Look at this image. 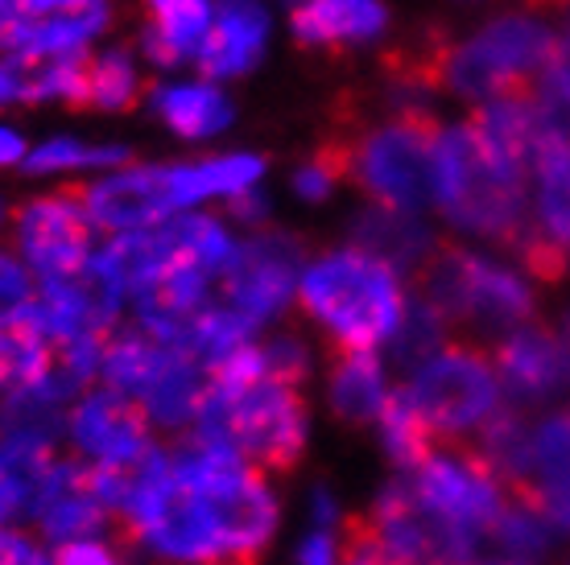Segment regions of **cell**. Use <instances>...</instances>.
<instances>
[{"label": "cell", "instance_id": "14", "mask_svg": "<svg viewBox=\"0 0 570 565\" xmlns=\"http://www.w3.org/2000/svg\"><path fill=\"white\" fill-rule=\"evenodd\" d=\"M492 364L513 409L554 400L570 388V343L542 326H517L513 335H504Z\"/></svg>", "mask_w": 570, "mask_h": 565}, {"label": "cell", "instance_id": "3", "mask_svg": "<svg viewBox=\"0 0 570 565\" xmlns=\"http://www.w3.org/2000/svg\"><path fill=\"white\" fill-rule=\"evenodd\" d=\"M434 202L451 224L500 240L504 248H513L529 231L525 174H517L471 125L442 128Z\"/></svg>", "mask_w": 570, "mask_h": 565}, {"label": "cell", "instance_id": "25", "mask_svg": "<svg viewBox=\"0 0 570 565\" xmlns=\"http://www.w3.org/2000/svg\"><path fill=\"white\" fill-rule=\"evenodd\" d=\"M55 343L33 326L26 310L13 323H0V388H26L50 371Z\"/></svg>", "mask_w": 570, "mask_h": 565}, {"label": "cell", "instance_id": "2", "mask_svg": "<svg viewBox=\"0 0 570 565\" xmlns=\"http://www.w3.org/2000/svg\"><path fill=\"white\" fill-rule=\"evenodd\" d=\"M195 446L236 454L253 470H289L306 446V400L298 384L257 380L207 388L195 417Z\"/></svg>", "mask_w": 570, "mask_h": 565}, {"label": "cell", "instance_id": "15", "mask_svg": "<svg viewBox=\"0 0 570 565\" xmlns=\"http://www.w3.org/2000/svg\"><path fill=\"white\" fill-rule=\"evenodd\" d=\"M269 17L257 0H219L212 17V29L199 46V71L207 79H236L257 67L265 50Z\"/></svg>", "mask_w": 570, "mask_h": 565}, {"label": "cell", "instance_id": "43", "mask_svg": "<svg viewBox=\"0 0 570 565\" xmlns=\"http://www.w3.org/2000/svg\"><path fill=\"white\" fill-rule=\"evenodd\" d=\"M492 565H525V562H492Z\"/></svg>", "mask_w": 570, "mask_h": 565}, {"label": "cell", "instance_id": "32", "mask_svg": "<svg viewBox=\"0 0 570 565\" xmlns=\"http://www.w3.org/2000/svg\"><path fill=\"white\" fill-rule=\"evenodd\" d=\"M55 565H125V557H120V549L108 545V541L83 537V541H67V545H58Z\"/></svg>", "mask_w": 570, "mask_h": 565}, {"label": "cell", "instance_id": "24", "mask_svg": "<svg viewBox=\"0 0 570 565\" xmlns=\"http://www.w3.org/2000/svg\"><path fill=\"white\" fill-rule=\"evenodd\" d=\"M381 438H385V450L393 454V463L401 470H417L430 454L442 450L439 434L430 429V422L417 413V405L410 400V393H389L385 409H381Z\"/></svg>", "mask_w": 570, "mask_h": 565}, {"label": "cell", "instance_id": "26", "mask_svg": "<svg viewBox=\"0 0 570 565\" xmlns=\"http://www.w3.org/2000/svg\"><path fill=\"white\" fill-rule=\"evenodd\" d=\"M141 96V75L129 62V54L108 50V54H87L83 67V99L79 108H104V112H125Z\"/></svg>", "mask_w": 570, "mask_h": 565}, {"label": "cell", "instance_id": "20", "mask_svg": "<svg viewBox=\"0 0 570 565\" xmlns=\"http://www.w3.org/2000/svg\"><path fill=\"white\" fill-rule=\"evenodd\" d=\"M389 400V380L372 351H331V409L343 422H376Z\"/></svg>", "mask_w": 570, "mask_h": 565}, {"label": "cell", "instance_id": "41", "mask_svg": "<svg viewBox=\"0 0 570 565\" xmlns=\"http://www.w3.org/2000/svg\"><path fill=\"white\" fill-rule=\"evenodd\" d=\"M533 4H570V0H533Z\"/></svg>", "mask_w": 570, "mask_h": 565}, {"label": "cell", "instance_id": "9", "mask_svg": "<svg viewBox=\"0 0 570 565\" xmlns=\"http://www.w3.org/2000/svg\"><path fill=\"white\" fill-rule=\"evenodd\" d=\"M91 236H96V224L79 198V186L29 198L17 211V248L42 281L91 265Z\"/></svg>", "mask_w": 570, "mask_h": 565}, {"label": "cell", "instance_id": "16", "mask_svg": "<svg viewBox=\"0 0 570 565\" xmlns=\"http://www.w3.org/2000/svg\"><path fill=\"white\" fill-rule=\"evenodd\" d=\"M385 21L389 13L381 0H294L289 4V29L306 50L372 42Z\"/></svg>", "mask_w": 570, "mask_h": 565}, {"label": "cell", "instance_id": "38", "mask_svg": "<svg viewBox=\"0 0 570 565\" xmlns=\"http://www.w3.org/2000/svg\"><path fill=\"white\" fill-rule=\"evenodd\" d=\"M26 141L9 132V128H0V166H17V161H26Z\"/></svg>", "mask_w": 570, "mask_h": 565}, {"label": "cell", "instance_id": "17", "mask_svg": "<svg viewBox=\"0 0 570 565\" xmlns=\"http://www.w3.org/2000/svg\"><path fill=\"white\" fill-rule=\"evenodd\" d=\"M108 26V9L91 4L79 13H58V17H21L0 46L13 58H29V62H55V58H75L83 54V46Z\"/></svg>", "mask_w": 570, "mask_h": 565}, {"label": "cell", "instance_id": "10", "mask_svg": "<svg viewBox=\"0 0 570 565\" xmlns=\"http://www.w3.org/2000/svg\"><path fill=\"white\" fill-rule=\"evenodd\" d=\"M302 272V248L289 236L265 231L248 244H236V260L224 272V306L240 314L248 326L277 318L294 297V281Z\"/></svg>", "mask_w": 570, "mask_h": 565}, {"label": "cell", "instance_id": "27", "mask_svg": "<svg viewBox=\"0 0 570 565\" xmlns=\"http://www.w3.org/2000/svg\"><path fill=\"white\" fill-rule=\"evenodd\" d=\"M129 161L125 145H83L71 137H55V141L38 145L26 157L29 174H62V170H87V166H120Z\"/></svg>", "mask_w": 570, "mask_h": 565}, {"label": "cell", "instance_id": "19", "mask_svg": "<svg viewBox=\"0 0 570 565\" xmlns=\"http://www.w3.org/2000/svg\"><path fill=\"white\" fill-rule=\"evenodd\" d=\"M356 248L360 252L385 260L389 269H422L439 244L430 240V231L417 224L414 215L368 207L356 224Z\"/></svg>", "mask_w": 570, "mask_h": 565}, {"label": "cell", "instance_id": "12", "mask_svg": "<svg viewBox=\"0 0 570 565\" xmlns=\"http://www.w3.org/2000/svg\"><path fill=\"white\" fill-rule=\"evenodd\" d=\"M67 434L91 467H132L154 450L145 409L112 388L87 393L67 417Z\"/></svg>", "mask_w": 570, "mask_h": 565}, {"label": "cell", "instance_id": "5", "mask_svg": "<svg viewBox=\"0 0 570 565\" xmlns=\"http://www.w3.org/2000/svg\"><path fill=\"white\" fill-rule=\"evenodd\" d=\"M417 294L446 323V330L463 326L480 335H513L533 314V294L513 269L446 244H439L417 269Z\"/></svg>", "mask_w": 570, "mask_h": 565}, {"label": "cell", "instance_id": "30", "mask_svg": "<svg viewBox=\"0 0 570 565\" xmlns=\"http://www.w3.org/2000/svg\"><path fill=\"white\" fill-rule=\"evenodd\" d=\"M33 301V285L29 272L17 265L9 252H0V323H13L17 314Z\"/></svg>", "mask_w": 570, "mask_h": 565}, {"label": "cell", "instance_id": "39", "mask_svg": "<svg viewBox=\"0 0 570 565\" xmlns=\"http://www.w3.org/2000/svg\"><path fill=\"white\" fill-rule=\"evenodd\" d=\"M17 21H21V9H17L13 0H0V38H4V33L17 26Z\"/></svg>", "mask_w": 570, "mask_h": 565}, {"label": "cell", "instance_id": "36", "mask_svg": "<svg viewBox=\"0 0 570 565\" xmlns=\"http://www.w3.org/2000/svg\"><path fill=\"white\" fill-rule=\"evenodd\" d=\"M21 17H58V13H79V9H91V4H104V0H13Z\"/></svg>", "mask_w": 570, "mask_h": 565}, {"label": "cell", "instance_id": "42", "mask_svg": "<svg viewBox=\"0 0 570 565\" xmlns=\"http://www.w3.org/2000/svg\"><path fill=\"white\" fill-rule=\"evenodd\" d=\"M4 219H9V211H4V202H0V227H4Z\"/></svg>", "mask_w": 570, "mask_h": 565}, {"label": "cell", "instance_id": "28", "mask_svg": "<svg viewBox=\"0 0 570 565\" xmlns=\"http://www.w3.org/2000/svg\"><path fill=\"white\" fill-rule=\"evenodd\" d=\"M442 347H446V323L417 297L414 306L405 310V323H401L397 339H393V359L401 368H422L430 355H439Z\"/></svg>", "mask_w": 570, "mask_h": 565}, {"label": "cell", "instance_id": "35", "mask_svg": "<svg viewBox=\"0 0 570 565\" xmlns=\"http://www.w3.org/2000/svg\"><path fill=\"white\" fill-rule=\"evenodd\" d=\"M298 562L302 565H340V545L331 537L327 528H318L298 545Z\"/></svg>", "mask_w": 570, "mask_h": 565}, {"label": "cell", "instance_id": "37", "mask_svg": "<svg viewBox=\"0 0 570 565\" xmlns=\"http://www.w3.org/2000/svg\"><path fill=\"white\" fill-rule=\"evenodd\" d=\"M533 512H538V516H546V521H550V528H567V533H570V487L542 495Z\"/></svg>", "mask_w": 570, "mask_h": 565}, {"label": "cell", "instance_id": "18", "mask_svg": "<svg viewBox=\"0 0 570 565\" xmlns=\"http://www.w3.org/2000/svg\"><path fill=\"white\" fill-rule=\"evenodd\" d=\"M212 29V0H145V54L178 67Z\"/></svg>", "mask_w": 570, "mask_h": 565}, {"label": "cell", "instance_id": "1", "mask_svg": "<svg viewBox=\"0 0 570 565\" xmlns=\"http://www.w3.org/2000/svg\"><path fill=\"white\" fill-rule=\"evenodd\" d=\"M298 301L306 318L327 330L331 351H376L381 343L397 339L410 310L397 272L360 248L314 260L302 272Z\"/></svg>", "mask_w": 570, "mask_h": 565}, {"label": "cell", "instance_id": "33", "mask_svg": "<svg viewBox=\"0 0 570 565\" xmlns=\"http://www.w3.org/2000/svg\"><path fill=\"white\" fill-rule=\"evenodd\" d=\"M0 565H55V557L26 533L0 528Z\"/></svg>", "mask_w": 570, "mask_h": 565}, {"label": "cell", "instance_id": "40", "mask_svg": "<svg viewBox=\"0 0 570 565\" xmlns=\"http://www.w3.org/2000/svg\"><path fill=\"white\" fill-rule=\"evenodd\" d=\"M13 99H17L13 75H9V67H0V103H13Z\"/></svg>", "mask_w": 570, "mask_h": 565}, {"label": "cell", "instance_id": "4", "mask_svg": "<svg viewBox=\"0 0 570 565\" xmlns=\"http://www.w3.org/2000/svg\"><path fill=\"white\" fill-rule=\"evenodd\" d=\"M439 137L442 128L422 108H401L393 120L364 128L360 137H340L347 182L372 198V207L417 215L439 190Z\"/></svg>", "mask_w": 570, "mask_h": 565}, {"label": "cell", "instance_id": "23", "mask_svg": "<svg viewBox=\"0 0 570 565\" xmlns=\"http://www.w3.org/2000/svg\"><path fill=\"white\" fill-rule=\"evenodd\" d=\"M538 227L570 252V128L538 157Z\"/></svg>", "mask_w": 570, "mask_h": 565}, {"label": "cell", "instance_id": "21", "mask_svg": "<svg viewBox=\"0 0 570 565\" xmlns=\"http://www.w3.org/2000/svg\"><path fill=\"white\" fill-rule=\"evenodd\" d=\"M174 347L157 343L154 335L145 330H132V335H116V339L104 343V359H100V376L112 393L129 396L141 405V396L154 388V380L170 368Z\"/></svg>", "mask_w": 570, "mask_h": 565}, {"label": "cell", "instance_id": "13", "mask_svg": "<svg viewBox=\"0 0 570 565\" xmlns=\"http://www.w3.org/2000/svg\"><path fill=\"white\" fill-rule=\"evenodd\" d=\"M29 512L46 537L67 545V541H83L87 533H96L112 512L100 495V470L91 463H50L38 475V483L29 487Z\"/></svg>", "mask_w": 570, "mask_h": 565}, {"label": "cell", "instance_id": "29", "mask_svg": "<svg viewBox=\"0 0 570 565\" xmlns=\"http://www.w3.org/2000/svg\"><path fill=\"white\" fill-rule=\"evenodd\" d=\"M340 565H401L393 553L385 549V541L376 537L368 512L352 516L340 533Z\"/></svg>", "mask_w": 570, "mask_h": 565}, {"label": "cell", "instance_id": "34", "mask_svg": "<svg viewBox=\"0 0 570 565\" xmlns=\"http://www.w3.org/2000/svg\"><path fill=\"white\" fill-rule=\"evenodd\" d=\"M29 504V495H26V483H21V475L13 470V463L0 454V528L13 521L17 512Z\"/></svg>", "mask_w": 570, "mask_h": 565}, {"label": "cell", "instance_id": "31", "mask_svg": "<svg viewBox=\"0 0 570 565\" xmlns=\"http://www.w3.org/2000/svg\"><path fill=\"white\" fill-rule=\"evenodd\" d=\"M542 96L554 103L558 112L570 116V29L562 38H554V50H550V62H546L542 75Z\"/></svg>", "mask_w": 570, "mask_h": 565}, {"label": "cell", "instance_id": "11", "mask_svg": "<svg viewBox=\"0 0 570 565\" xmlns=\"http://www.w3.org/2000/svg\"><path fill=\"white\" fill-rule=\"evenodd\" d=\"M120 294L125 289L104 272L100 260H91L79 272L42 281V294L29 301L26 314L50 343L108 339V326L120 310Z\"/></svg>", "mask_w": 570, "mask_h": 565}, {"label": "cell", "instance_id": "6", "mask_svg": "<svg viewBox=\"0 0 570 565\" xmlns=\"http://www.w3.org/2000/svg\"><path fill=\"white\" fill-rule=\"evenodd\" d=\"M554 50V33L533 17H500L471 42L442 46L434 83L468 99H513L538 96Z\"/></svg>", "mask_w": 570, "mask_h": 565}, {"label": "cell", "instance_id": "22", "mask_svg": "<svg viewBox=\"0 0 570 565\" xmlns=\"http://www.w3.org/2000/svg\"><path fill=\"white\" fill-rule=\"evenodd\" d=\"M154 108L178 137H215L219 128H228L232 103L212 83H166L154 91Z\"/></svg>", "mask_w": 570, "mask_h": 565}, {"label": "cell", "instance_id": "8", "mask_svg": "<svg viewBox=\"0 0 570 565\" xmlns=\"http://www.w3.org/2000/svg\"><path fill=\"white\" fill-rule=\"evenodd\" d=\"M79 198L91 224L104 231H120V236L157 227L174 211L199 202L190 166H137L96 186H79Z\"/></svg>", "mask_w": 570, "mask_h": 565}, {"label": "cell", "instance_id": "7", "mask_svg": "<svg viewBox=\"0 0 570 565\" xmlns=\"http://www.w3.org/2000/svg\"><path fill=\"white\" fill-rule=\"evenodd\" d=\"M405 393L439 434L442 446L475 438L504 405L497 364L480 343H446L422 368H414V380Z\"/></svg>", "mask_w": 570, "mask_h": 565}]
</instances>
